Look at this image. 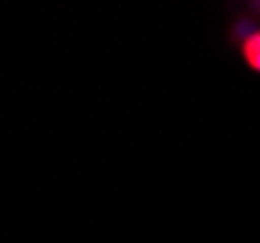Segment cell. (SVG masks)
Returning <instances> with one entry per match:
<instances>
[{
	"mask_svg": "<svg viewBox=\"0 0 260 243\" xmlns=\"http://www.w3.org/2000/svg\"><path fill=\"white\" fill-rule=\"evenodd\" d=\"M233 49L237 51L243 67L252 74L260 76V27L250 32L245 39H241Z\"/></svg>",
	"mask_w": 260,
	"mask_h": 243,
	"instance_id": "cell-1",
	"label": "cell"
},
{
	"mask_svg": "<svg viewBox=\"0 0 260 243\" xmlns=\"http://www.w3.org/2000/svg\"><path fill=\"white\" fill-rule=\"evenodd\" d=\"M243 8L252 12L254 16H258L260 18V0H254V2H245V4H243Z\"/></svg>",
	"mask_w": 260,
	"mask_h": 243,
	"instance_id": "cell-2",
	"label": "cell"
}]
</instances>
